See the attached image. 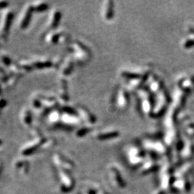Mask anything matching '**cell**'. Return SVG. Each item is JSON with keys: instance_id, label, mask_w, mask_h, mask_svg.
I'll list each match as a JSON object with an SVG mask.
<instances>
[{"instance_id": "cell-1", "label": "cell", "mask_w": 194, "mask_h": 194, "mask_svg": "<svg viewBox=\"0 0 194 194\" xmlns=\"http://www.w3.org/2000/svg\"><path fill=\"white\" fill-rule=\"evenodd\" d=\"M13 18H14V12L12 10H7L3 15L0 25V40L1 41L7 40L12 23Z\"/></svg>"}, {"instance_id": "cell-2", "label": "cell", "mask_w": 194, "mask_h": 194, "mask_svg": "<svg viewBox=\"0 0 194 194\" xmlns=\"http://www.w3.org/2000/svg\"><path fill=\"white\" fill-rule=\"evenodd\" d=\"M33 12H34V10H33V5H28L26 7L25 10L24 11L23 15H22V19H21L20 22H19V27H20L21 29L25 30V29L28 28V25H30Z\"/></svg>"}, {"instance_id": "cell-3", "label": "cell", "mask_w": 194, "mask_h": 194, "mask_svg": "<svg viewBox=\"0 0 194 194\" xmlns=\"http://www.w3.org/2000/svg\"><path fill=\"white\" fill-rule=\"evenodd\" d=\"M22 119L23 123L27 126H30L31 125L32 122H33V114L30 112V110L29 109H26L25 110H24V112H22Z\"/></svg>"}, {"instance_id": "cell-4", "label": "cell", "mask_w": 194, "mask_h": 194, "mask_svg": "<svg viewBox=\"0 0 194 194\" xmlns=\"http://www.w3.org/2000/svg\"><path fill=\"white\" fill-rule=\"evenodd\" d=\"M120 94L118 96V100H119V104H118V106H119L120 108H123V107H127L129 103V99H128V95H127V92L123 91H120Z\"/></svg>"}, {"instance_id": "cell-5", "label": "cell", "mask_w": 194, "mask_h": 194, "mask_svg": "<svg viewBox=\"0 0 194 194\" xmlns=\"http://www.w3.org/2000/svg\"><path fill=\"white\" fill-rule=\"evenodd\" d=\"M33 7L34 11L41 12L45 11V10L48 9V5L45 2H37L35 5H33Z\"/></svg>"}, {"instance_id": "cell-6", "label": "cell", "mask_w": 194, "mask_h": 194, "mask_svg": "<svg viewBox=\"0 0 194 194\" xmlns=\"http://www.w3.org/2000/svg\"><path fill=\"white\" fill-rule=\"evenodd\" d=\"M78 109H79V111H80V114H82L83 116V115H84L85 119H86V120H89V122H91V123L94 122V118L93 116H91V115L90 116H89V115H86V114H90V113H89V112H88L86 109H84L83 107H79Z\"/></svg>"}, {"instance_id": "cell-7", "label": "cell", "mask_w": 194, "mask_h": 194, "mask_svg": "<svg viewBox=\"0 0 194 194\" xmlns=\"http://www.w3.org/2000/svg\"><path fill=\"white\" fill-rule=\"evenodd\" d=\"M0 58H1V63H2V64H4L6 67L10 68L13 63L12 60H11V58H10L8 55H1Z\"/></svg>"}, {"instance_id": "cell-8", "label": "cell", "mask_w": 194, "mask_h": 194, "mask_svg": "<svg viewBox=\"0 0 194 194\" xmlns=\"http://www.w3.org/2000/svg\"><path fill=\"white\" fill-rule=\"evenodd\" d=\"M59 19H60V13H59L58 12H55L53 13L52 18H51V28H55V27L57 26L58 23L59 22Z\"/></svg>"}, {"instance_id": "cell-9", "label": "cell", "mask_w": 194, "mask_h": 194, "mask_svg": "<svg viewBox=\"0 0 194 194\" xmlns=\"http://www.w3.org/2000/svg\"><path fill=\"white\" fill-rule=\"evenodd\" d=\"M108 7H107V10H106V15L105 16L107 17L106 18H109L110 17L112 16V14L113 13V5L112 6V3L110 4V5H107Z\"/></svg>"}, {"instance_id": "cell-10", "label": "cell", "mask_w": 194, "mask_h": 194, "mask_svg": "<svg viewBox=\"0 0 194 194\" xmlns=\"http://www.w3.org/2000/svg\"><path fill=\"white\" fill-rule=\"evenodd\" d=\"M7 101H6L4 98H2V97L0 96V109H2L3 108H4V107L7 106Z\"/></svg>"}, {"instance_id": "cell-11", "label": "cell", "mask_w": 194, "mask_h": 194, "mask_svg": "<svg viewBox=\"0 0 194 194\" xmlns=\"http://www.w3.org/2000/svg\"><path fill=\"white\" fill-rule=\"evenodd\" d=\"M9 3L7 1H0V10L1 9H5L7 8V6H8Z\"/></svg>"}, {"instance_id": "cell-12", "label": "cell", "mask_w": 194, "mask_h": 194, "mask_svg": "<svg viewBox=\"0 0 194 194\" xmlns=\"http://www.w3.org/2000/svg\"><path fill=\"white\" fill-rule=\"evenodd\" d=\"M1 144H2V140L0 139V145H1Z\"/></svg>"}, {"instance_id": "cell-13", "label": "cell", "mask_w": 194, "mask_h": 194, "mask_svg": "<svg viewBox=\"0 0 194 194\" xmlns=\"http://www.w3.org/2000/svg\"><path fill=\"white\" fill-rule=\"evenodd\" d=\"M0 115H1V109H0Z\"/></svg>"}]
</instances>
